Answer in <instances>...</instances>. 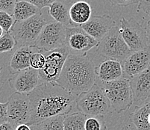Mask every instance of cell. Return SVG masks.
Instances as JSON below:
<instances>
[{"instance_id":"obj_1","label":"cell","mask_w":150,"mask_h":130,"mask_svg":"<svg viewBox=\"0 0 150 130\" xmlns=\"http://www.w3.org/2000/svg\"><path fill=\"white\" fill-rule=\"evenodd\" d=\"M28 96L31 107L29 126L40 124L56 116L67 115L76 108V97L57 83H41Z\"/></svg>"},{"instance_id":"obj_2","label":"cell","mask_w":150,"mask_h":130,"mask_svg":"<svg viewBox=\"0 0 150 130\" xmlns=\"http://www.w3.org/2000/svg\"><path fill=\"white\" fill-rule=\"evenodd\" d=\"M96 67L90 56L69 54L56 83L77 97L96 83Z\"/></svg>"},{"instance_id":"obj_3","label":"cell","mask_w":150,"mask_h":130,"mask_svg":"<svg viewBox=\"0 0 150 130\" xmlns=\"http://www.w3.org/2000/svg\"><path fill=\"white\" fill-rule=\"evenodd\" d=\"M76 109L88 117H102L114 112L102 87L97 82L89 91L76 97Z\"/></svg>"},{"instance_id":"obj_4","label":"cell","mask_w":150,"mask_h":130,"mask_svg":"<svg viewBox=\"0 0 150 130\" xmlns=\"http://www.w3.org/2000/svg\"><path fill=\"white\" fill-rule=\"evenodd\" d=\"M96 82L102 87L114 112L120 113L128 110L133 105L130 79L122 77L109 82L99 80Z\"/></svg>"},{"instance_id":"obj_5","label":"cell","mask_w":150,"mask_h":130,"mask_svg":"<svg viewBox=\"0 0 150 130\" xmlns=\"http://www.w3.org/2000/svg\"><path fill=\"white\" fill-rule=\"evenodd\" d=\"M48 23L42 12L24 21L15 22L11 33L17 41V49L35 46L42 30Z\"/></svg>"},{"instance_id":"obj_6","label":"cell","mask_w":150,"mask_h":130,"mask_svg":"<svg viewBox=\"0 0 150 130\" xmlns=\"http://www.w3.org/2000/svg\"><path fill=\"white\" fill-rule=\"evenodd\" d=\"M96 51L105 59L116 60L121 63H123L132 53L122 38L120 26H117L99 42Z\"/></svg>"},{"instance_id":"obj_7","label":"cell","mask_w":150,"mask_h":130,"mask_svg":"<svg viewBox=\"0 0 150 130\" xmlns=\"http://www.w3.org/2000/svg\"><path fill=\"white\" fill-rule=\"evenodd\" d=\"M120 30L122 36L132 53L150 48V39L146 27L133 19L120 20Z\"/></svg>"},{"instance_id":"obj_8","label":"cell","mask_w":150,"mask_h":130,"mask_svg":"<svg viewBox=\"0 0 150 130\" xmlns=\"http://www.w3.org/2000/svg\"><path fill=\"white\" fill-rule=\"evenodd\" d=\"M46 56L45 66L39 70L41 83H56L70 52L66 46L50 52H42Z\"/></svg>"},{"instance_id":"obj_9","label":"cell","mask_w":150,"mask_h":130,"mask_svg":"<svg viewBox=\"0 0 150 130\" xmlns=\"http://www.w3.org/2000/svg\"><path fill=\"white\" fill-rule=\"evenodd\" d=\"M65 26L57 22L46 24L35 44L38 50L50 52L65 46L66 42Z\"/></svg>"},{"instance_id":"obj_10","label":"cell","mask_w":150,"mask_h":130,"mask_svg":"<svg viewBox=\"0 0 150 130\" xmlns=\"http://www.w3.org/2000/svg\"><path fill=\"white\" fill-rule=\"evenodd\" d=\"M99 41L88 35L81 27H67L65 46L70 54L84 55L96 47Z\"/></svg>"},{"instance_id":"obj_11","label":"cell","mask_w":150,"mask_h":130,"mask_svg":"<svg viewBox=\"0 0 150 130\" xmlns=\"http://www.w3.org/2000/svg\"><path fill=\"white\" fill-rule=\"evenodd\" d=\"M8 121L16 128L20 124H28L31 107L28 94L16 92L9 97Z\"/></svg>"},{"instance_id":"obj_12","label":"cell","mask_w":150,"mask_h":130,"mask_svg":"<svg viewBox=\"0 0 150 130\" xmlns=\"http://www.w3.org/2000/svg\"><path fill=\"white\" fill-rule=\"evenodd\" d=\"M8 83L16 92L28 94L41 84L39 70L29 67L13 73L8 79Z\"/></svg>"},{"instance_id":"obj_13","label":"cell","mask_w":150,"mask_h":130,"mask_svg":"<svg viewBox=\"0 0 150 130\" xmlns=\"http://www.w3.org/2000/svg\"><path fill=\"white\" fill-rule=\"evenodd\" d=\"M133 105L140 107L150 102V67L130 79Z\"/></svg>"},{"instance_id":"obj_14","label":"cell","mask_w":150,"mask_h":130,"mask_svg":"<svg viewBox=\"0 0 150 130\" xmlns=\"http://www.w3.org/2000/svg\"><path fill=\"white\" fill-rule=\"evenodd\" d=\"M122 64L123 77L131 79L150 67V48L132 53Z\"/></svg>"},{"instance_id":"obj_15","label":"cell","mask_w":150,"mask_h":130,"mask_svg":"<svg viewBox=\"0 0 150 130\" xmlns=\"http://www.w3.org/2000/svg\"><path fill=\"white\" fill-rule=\"evenodd\" d=\"M114 26H116L114 19L109 15L103 14L102 16H93L81 27L88 35L99 42Z\"/></svg>"},{"instance_id":"obj_16","label":"cell","mask_w":150,"mask_h":130,"mask_svg":"<svg viewBox=\"0 0 150 130\" xmlns=\"http://www.w3.org/2000/svg\"><path fill=\"white\" fill-rule=\"evenodd\" d=\"M97 80L109 82L123 77V67L121 62L116 60L106 59L96 67Z\"/></svg>"},{"instance_id":"obj_17","label":"cell","mask_w":150,"mask_h":130,"mask_svg":"<svg viewBox=\"0 0 150 130\" xmlns=\"http://www.w3.org/2000/svg\"><path fill=\"white\" fill-rule=\"evenodd\" d=\"M38 50L35 46H23L17 48L12 55L9 63V70L11 73L13 74L31 67V57L32 54Z\"/></svg>"},{"instance_id":"obj_18","label":"cell","mask_w":150,"mask_h":130,"mask_svg":"<svg viewBox=\"0 0 150 130\" xmlns=\"http://www.w3.org/2000/svg\"><path fill=\"white\" fill-rule=\"evenodd\" d=\"M92 8L89 2L80 0L71 5L69 9V22L71 27H81L91 18Z\"/></svg>"},{"instance_id":"obj_19","label":"cell","mask_w":150,"mask_h":130,"mask_svg":"<svg viewBox=\"0 0 150 130\" xmlns=\"http://www.w3.org/2000/svg\"><path fill=\"white\" fill-rule=\"evenodd\" d=\"M131 120L137 130H150V102L136 107L131 114Z\"/></svg>"},{"instance_id":"obj_20","label":"cell","mask_w":150,"mask_h":130,"mask_svg":"<svg viewBox=\"0 0 150 130\" xmlns=\"http://www.w3.org/2000/svg\"><path fill=\"white\" fill-rule=\"evenodd\" d=\"M69 9L62 0H57L49 6V14L57 23L66 27H71L69 22Z\"/></svg>"},{"instance_id":"obj_21","label":"cell","mask_w":150,"mask_h":130,"mask_svg":"<svg viewBox=\"0 0 150 130\" xmlns=\"http://www.w3.org/2000/svg\"><path fill=\"white\" fill-rule=\"evenodd\" d=\"M40 12H42L41 9L34 4L26 1H19L15 7L13 16L15 21L22 22L34 17Z\"/></svg>"},{"instance_id":"obj_22","label":"cell","mask_w":150,"mask_h":130,"mask_svg":"<svg viewBox=\"0 0 150 130\" xmlns=\"http://www.w3.org/2000/svg\"><path fill=\"white\" fill-rule=\"evenodd\" d=\"M88 117L79 112L67 114L64 121V130H84L85 121Z\"/></svg>"},{"instance_id":"obj_23","label":"cell","mask_w":150,"mask_h":130,"mask_svg":"<svg viewBox=\"0 0 150 130\" xmlns=\"http://www.w3.org/2000/svg\"><path fill=\"white\" fill-rule=\"evenodd\" d=\"M66 115L51 117L41 124L43 130H64V121Z\"/></svg>"},{"instance_id":"obj_24","label":"cell","mask_w":150,"mask_h":130,"mask_svg":"<svg viewBox=\"0 0 150 130\" xmlns=\"http://www.w3.org/2000/svg\"><path fill=\"white\" fill-rule=\"evenodd\" d=\"M17 46V41L11 33H5L0 38V52L2 53L11 52Z\"/></svg>"},{"instance_id":"obj_25","label":"cell","mask_w":150,"mask_h":130,"mask_svg":"<svg viewBox=\"0 0 150 130\" xmlns=\"http://www.w3.org/2000/svg\"><path fill=\"white\" fill-rule=\"evenodd\" d=\"M13 16L4 11H0V26L5 33H8L11 31L15 23Z\"/></svg>"},{"instance_id":"obj_26","label":"cell","mask_w":150,"mask_h":130,"mask_svg":"<svg viewBox=\"0 0 150 130\" xmlns=\"http://www.w3.org/2000/svg\"><path fill=\"white\" fill-rule=\"evenodd\" d=\"M46 64V56L40 50L34 53L31 57L30 60V67L33 69L40 70Z\"/></svg>"},{"instance_id":"obj_27","label":"cell","mask_w":150,"mask_h":130,"mask_svg":"<svg viewBox=\"0 0 150 130\" xmlns=\"http://www.w3.org/2000/svg\"><path fill=\"white\" fill-rule=\"evenodd\" d=\"M84 130H107L103 120L97 117H88L85 121Z\"/></svg>"},{"instance_id":"obj_28","label":"cell","mask_w":150,"mask_h":130,"mask_svg":"<svg viewBox=\"0 0 150 130\" xmlns=\"http://www.w3.org/2000/svg\"><path fill=\"white\" fill-rule=\"evenodd\" d=\"M17 0H0V11H4L13 15Z\"/></svg>"},{"instance_id":"obj_29","label":"cell","mask_w":150,"mask_h":130,"mask_svg":"<svg viewBox=\"0 0 150 130\" xmlns=\"http://www.w3.org/2000/svg\"><path fill=\"white\" fill-rule=\"evenodd\" d=\"M8 121V103H0V123L1 124Z\"/></svg>"},{"instance_id":"obj_30","label":"cell","mask_w":150,"mask_h":130,"mask_svg":"<svg viewBox=\"0 0 150 130\" xmlns=\"http://www.w3.org/2000/svg\"><path fill=\"white\" fill-rule=\"evenodd\" d=\"M19 1H26V2H30V3L34 4L38 7L40 9H43L45 7H49L51 4L53 2L57 1V0H17V2Z\"/></svg>"},{"instance_id":"obj_31","label":"cell","mask_w":150,"mask_h":130,"mask_svg":"<svg viewBox=\"0 0 150 130\" xmlns=\"http://www.w3.org/2000/svg\"><path fill=\"white\" fill-rule=\"evenodd\" d=\"M141 0H108L112 6H129L133 4L139 3Z\"/></svg>"},{"instance_id":"obj_32","label":"cell","mask_w":150,"mask_h":130,"mask_svg":"<svg viewBox=\"0 0 150 130\" xmlns=\"http://www.w3.org/2000/svg\"><path fill=\"white\" fill-rule=\"evenodd\" d=\"M137 11H142L150 18V0H141L138 3Z\"/></svg>"},{"instance_id":"obj_33","label":"cell","mask_w":150,"mask_h":130,"mask_svg":"<svg viewBox=\"0 0 150 130\" xmlns=\"http://www.w3.org/2000/svg\"><path fill=\"white\" fill-rule=\"evenodd\" d=\"M16 128L9 122H6L0 125V130H15Z\"/></svg>"},{"instance_id":"obj_34","label":"cell","mask_w":150,"mask_h":130,"mask_svg":"<svg viewBox=\"0 0 150 130\" xmlns=\"http://www.w3.org/2000/svg\"><path fill=\"white\" fill-rule=\"evenodd\" d=\"M15 130H31V126L28 124H20L16 127Z\"/></svg>"},{"instance_id":"obj_35","label":"cell","mask_w":150,"mask_h":130,"mask_svg":"<svg viewBox=\"0 0 150 130\" xmlns=\"http://www.w3.org/2000/svg\"><path fill=\"white\" fill-rule=\"evenodd\" d=\"M30 126H31V130H43L41 124H35V125H31Z\"/></svg>"},{"instance_id":"obj_36","label":"cell","mask_w":150,"mask_h":130,"mask_svg":"<svg viewBox=\"0 0 150 130\" xmlns=\"http://www.w3.org/2000/svg\"><path fill=\"white\" fill-rule=\"evenodd\" d=\"M146 29L147 34H148L149 38L150 39V20H149V21L147 22L146 26Z\"/></svg>"},{"instance_id":"obj_37","label":"cell","mask_w":150,"mask_h":130,"mask_svg":"<svg viewBox=\"0 0 150 130\" xmlns=\"http://www.w3.org/2000/svg\"><path fill=\"white\" fill-rule=\"evenodd\" d=\"M122 130H132L129 126H125Z\"/></svg>"}]
</instances>
